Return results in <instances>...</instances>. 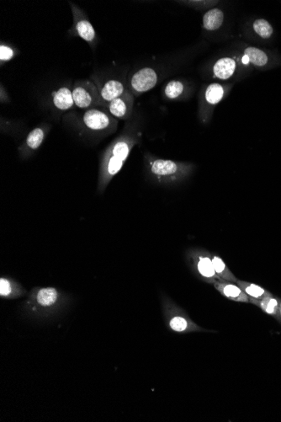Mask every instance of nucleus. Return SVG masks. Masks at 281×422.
<instances>
[{"mask_svg": "<svg viewBox=\"0 0 281 422\" xmlns=\"http://www.w3.org/2000/svg\"><path fill=\"white\" fill-rule=\"evenodd\" d=\"M140 133L126 127L123 132L102 153L98 163L97 193L103 194L113 178L121 171L133 147L138 143Z\"/></svg>", "mask_w": 281, "mask_h": 422, "instance_id": "f257e3e1", "label": "nucleus"}, {"mask_svg": "<svg viewBox=\"0 0 281 422\" xmlns=\"http://www.w3.org/2000/svg\"><path fill=\"white\" fill-rule=\"evenodd\" d=\"M68 123L74 127L82 138H103L115 133L118 127L117 119L106 110L91 108L82 115L68 119Z\"/></svg>", "mask_w": 281, "mask_h": 422, "instance_id": "f03ea898", "label": "nucleus"}, {"mask_svg": "<svg viewBox=\"0 0 281 422\" xmlns=\"http://www.w3.org/2000/svg\"><path fill=\"white\" fill-rule=\"evenodd\" d=\"M148 172L153 180L159 184H174L185 179L191 172L189 163L153 158L147 156Z\"/></svg>", "mask_w": 281, "mask_h": 422, "instance_id": "7ed1b4c3", "label": "nucleus"}, {"mask_svg": "<svg viewBox=\"0 0 281 422\" xmlns=\"http://www.w3.org/2000/svg\"><path fill=\"white\" fill-rule=\"evenodd\" d=\"M69 5L73 14V26L68 30V34L71 37L81 38L90 45V48L95 49L98 43V35L87 14L73 2H69Z\"/></svg>", "mask_w": 281, "mask_h": 422, "instance_id": "20e7f679", "label": "nucleus"}, {"mask_svg": "<svg viewBox=\"0 0 281 422\" xmlns=\"http://www.w3.org/2000/svg\"><path fill=\"white\" fill-rule=\"evenodd\" d=\"M73 101L79 109L89 110L101 106L99 91L95 83L90 80H78L73 86Z\"/></svg>", "mask_w": 281, "mask_h": 422, "instance_id": "39448f33", "label": "nucleus"}, {"mask_svg": "<svg viewBox=\"0 0 281 422\" xmlns=\"http://www.w3.org/2000/svg\"><path fill=\"white\" fill-rule=\"evenodd\" d=\"M51 129V125L44 123L31 130L18 148L19 157L25 160L34 155L42 147Z\"/></svg>", "mask_w": 281, "mask_h": 422, "instance_id": "423d86ee", "label": "nucleus"}, {"mask_svg": "<svg viewBox=\"0 0 281 422\" xmlns=\"http://www.w3.org/2000/svg\"><path fill=\"white\" fill-rule=\"evenodd\" d=\"M158 82V75L151 68H141L136 72L131 79V87L136 94L145 93L152 90Z\"/></svg>", "mask_w": 281, "mask_h": 422, "instance_id": "0eeeda50", "label": "nucleus"}, {"mask_svg": "<svg viewBox=\"0 0 281 422\" xmlns=\"http://www.w3.org/2000/svg\"><path fill=\"white\" fill-rule=\"evenodd\" d=\"M104 108L115 119L127 120L132 115L133 98L126 91L122 96L113 100Z\"/></svg>", "mask_w": 281, "mask_h": 422, "instance_id": "6e6552de", "label": "nucleus"}, {"mask_svg": "<svg viewBox=\"0 0 281 422\" xmlns=\"http://www.w3.org/2000/svg\"><path fill=\"white\" fill-rule=\"evenodd\" d=\"M99 91V97L101 102V106L104 107L113 100L122 96L126 90L123 84L116 79H110L104 82L101 85L96 84Z\"/></svg>", "mask_w": 281, "mask_h": 422, "instance_id": "1a4fd4ad", "label": "nucleus"}, {"mask_svg": "<svg viewBox=\"0 0 281 422\" xmlns=\"http://www.w3.org/2000/svg\"><path fill=\"white\" fill-rule=\"evenodd\" d=\"M51 102L53 106L60 111H67L75 106L73 92L68 86H62L54 91L51 94Z\"/></svg>", "mask_w": 281, "mask_h": 422, "instance_id": "9d476101", "label": "nucleus"}, {"mask_svg": "<svg viewBox=\"0 0 281 422\" xmlns=\"http://www.w3.org/2000/svg\"><path fill=\"white\" fill-rule=\"evenodd\" d=\"M214 286L220 293L231 300L237 302H248L247 295L243 291L233 283L227 281H218L214 283Z\"/></svg>", "mask_w": 281, "mask_h": 422, "instance_id": "9b49d317", "label": "nucleus"}, {"mask_svg": "<svg viewBox=\"0 0 281 422\" xmlns=\"http://www.w3.org/2000/svg\"><path fill=\"white\" fill-rule=\"evenodd\" d=\"M236 69V62L231 57H223L218 60L214 65L213 72L215 76L220 79H230Z\"/></svg>", "mask_w": 281, "mask_h": 422, "instance_id": "f8f14e48", "label": "nucleus"}, {"mask_svg": "<svg viewBox=\"0 0 281 422\" xmlns=\"http://www.w3.org/2000/svg\"><path fill=\"white\" fill-rule=\"evenodd\" d=\"M196 268L198 272L203 278L212 282L217 278V275L215 269H214L212 259L208 256H197Z\"/></svg>", "mask_w": 281, "mask_h": 422, "instance_id": "ddd939ff", "label": "nucleus"}, {"mask_svg": "<svg viewBox=\"0 0 281 422\" xmlns=\"http://www.w3.org/2000/svg\"><path fill=\"white\" fill-rule=\"evenodd\" d=\"M224 20L223 12L220 9H213L205 13L203 17L204 27L208 31H215L221 27Z\"/></svg>", "mask_w": 281, "mask_h": 422, "instance_id": "4468645a", "label": "nucleus"}, {"mask_svg": "<svg viewBox=\"0 0 281 422\" xmlns=\"http://www.w3.org/2000/svg\"><path fill=\"white\" fill-rule=\"evenodd\" d=\"M59 293L54 287L41 288L36 294V300L43 307H49L56 304Z\"/></svg>", "mask_w": 281, "mask_h": 422, "instance_id": "2eb2a0df", "label": "nucleus"}, {"mask_svg": "<svg viewBox=\"0 0 281 422\" xmlns=\"http://www.w3.org/2000/svg\"><path fill=\"white\" fill-rule=\"evenodd\" d=\"M244 55L247 56L249 62L258 67L267 64L269 58L264 52L256 48H247L245 49Z\"/></svg>", "mask_w": 281, "mask_h": 422, "instance_id": "dca6fc26", "label": "nucleus"}, {"mask_svg": "<svg viewBox=\"0 0 281 422\" xmlns=\"http://www.w3.org/2000/svg\"><path fill=\"white\" fill-rule=\"evenodd\" d=\"M238 286L247 295L250 296L252 299H263L266 296H270V293H267L266 291L263 289L262 287H259L258 285L247 283L245 281H238Z\"/></svg>", "mask_w": 281, "mask_h": 422, "instance_id": "f3484780", "label": "nucleus"}, {"mask_svg": "<svg viewBox=\"0 0 281 422\" xmlns=\"http://www.w3.org/2000/svg\"><path fill=\"white\" fill-rule=\"evenodd\" d=\"M211 259H212L214 269H215V271L217 273V276H219L221 278L224 279V280H228V281H236V278L231 273L230 270H228L225 263L220 257L214 256Z\"/></svg>", "mask_w": 281, "mask_h": 422, "instance_id": "a211bd4d", "label": "nucleus"}, {"mask_svg": "<svg viewBox=\"0 0 281 422\" xmlns=\"http://www.w3.org/2000/svg\"><path fill=\"white\" fill-rule=\"evenodd\" d=\"M224 95V90L219 84H212L205 91V100L210 104L216 105L222 101Z\"/></svg>", "mask_w": 281, "mask_h": 422, "instance_id": "6ab92c4d", "label": "nucleus"}, {"mask_svg": "<svg viewBox=\"0 0 281 422\" xmlns=\"http://www.w3.org/2000/svg\"><path fill=\"white\" fill-rule=\"evenodd\" d=\"M253 29L256 33L264 39L270 38L273 34V27L269 21L264 19L256 20L253 23Z\"/></svg>", "mask_w": 281, "mask_h": 422, "instance_id": "aec40b11", "label": "nucleus"}, {"mask_svg": "<svg viewBox=\"0 0 281 422\" xmlns=\"http://www.w3.org/2000/svg\"><path fill=\"white\" fill-rule=\"evenodd\" d=\"M185 90L183 83H181L178 80H173L169 82V84L166 85V87L164 89V94L166 96L167 98L176 99L180 97Z\"/></svg>", "mask_w": 281, "mask_h": 422, "instance_id": "412c9836", "label": "nucleus"}, {"mask_svg": "<svg viewBox=\"0 0 281 422\" xmlns=\"http://www.w3.org/2000/svg\"><path fill=\"white\" fill-rule=\"evenodd\" d=\"M257 304H259V306L261 307L262 310H264V312L270 314V315H276V313L278 311V302L276 299L272 298L271 295L264 297L259 301V303H257Z\"/></svg>", "mask_w": 281, "mask_h": 422, "instance_id": "4be33fe9", "label": "nucleus"}, {"mask_svg": "<svg viewBox=\"0 0 281 422\" xmlns=\"http://www.w3.org/2000/svg\"><path fill=\"white\" fill-rule=\"evenodd\" d=\"M16 51L14 48H12L11 46L8 44L2 43L0 46V61L1 64L3 65V62H7L13 59L15 55H16Z\"/></svg>", "mask_w": 281, "mask_h": 422, "instance_id": "5701e85b", "label": "nucleus"}, {"mask_svg": "<svg viewBox=\"0 0 281 422\" xmlns=\"http://www.w3.org/2000/svg\"><path fill=\"white\" fill-rule=\"evenodd\" d=\"M14 285L11 281L6 278L0 279V295L2 297H8L11 295L14 291Z\"/></svg>", "mask_w": 281, "mask_h": 422, "instance_id": "b1692460", "label": "nucleus"}, {"mask_svg": "<svg viewBox=\"0 0 281 422\" xmlns=\"http://www.w3.org/2000/svg\"><path fill=\"white\" fill-rule=\"evenodd\" d=\"M187 325L188 324H187L186 319L181 318V317H175V318H172V320L170 321V327L178 332L184 331L187 328Z\"/></svg>", "mask_w": 281, "mask_h": 422, "instance_id": "393cba45", "label": "nucleus"}, {"mask_svg": "<svg viewBox=\"0 0 281 422\" xmlns=\"http://www.w3.org/2000/svg\"><path fill=\"white\" fill-rule=\"evenodd\" d=\"M242 62L244 63V64H247L248 62H249V60L247 58V56H245L242 57Z\"/></svg>", "mask_w": 281, "mask_h": 422, "instance_id": "a878e982", "label": "nucleus"}, {"mask_svg": "<svg viewBox=\"0 0 281 422\" xmlns=\"http://www.w3.org/2000/svg\"></svg>", "mask_w": 281, "mask_h": 422, "instance_id": "bb28decb", "label": "nucleus"}]
</instances>
